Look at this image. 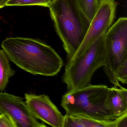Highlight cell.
<instances>
[{"label": "cell", "instance_id": "cell-14", "mask_svg": "<svg viewBox=\"0 0 127 127\" xmlns=\"http://www.w3.org/2000/svg\"><path fill=\"white\" fill-rule=\"evenodd\" d=\"M116 78L118 82L126 84L127 82V60L121 65L116 74Z\"/></svg>", "mask_w": 127, "mask_h": 127}, {"label": "cell", "instance_id": "cell-4", "mask_svg": "<svg viewBox=\"0 0 127 127\" xmlns=\"http://www.w3.org/2000/svg\"><path fill=\"white\" fill-rule=\"evenodd\" d=\"M105 33L98 37L79 55L67 63L62 79L68 91L91 84L94 72L104 65Z\"/></svg>", "mask_w": 127, "mask_h": 127}, {"label": "cell", "instance_id": "cell-1", "mask_svg": "<svg viewBox=\"0 0 127 127\" xmlns=\"http://www.w3.org/2000/svg\"><path fill=\"white\" fill-rule=\"evenodd\" d=\"M9 61L33 75H57L64 66L62 59L51 46L35 39L10 37L1 44Z\"/></svg>", "mask_w": 127, "mask_h": 127}, {"label": "cell", "instance_id": "cell-3", "mask_svg": "<svg viewBox=\"0 0 127 127\" xmlns=\"http://www.w3.org/2000/svg\"><path fill=\"white\" fill-rule=\"evenodd\" d=\"M108 88L106 85L88 86L68 91L62 96L61 105L69 116L101 121H111L117 117L105 107Z\"/></svg>", "mask_w": 127, "mask_h": 127}, {"label": "cell", "instance_id": "cell-13", "mask_svg": "<svg viewBox=\"0 0 127 127\" xmlns=\"http://www.w3.org/2000/svg\"><path fill=\"white\" fill-rule=\"evenodd\" d=\"M53 0H8L6 6L38 5L49 8Z\"/></svg>", "mask_w": 127, "mask_h": 127}, {"label": "cell", "instance_id": "cell-6", "mask_svg": "<svg viewBox=\"0 0 127 127\" xmlns=\"http://www.w3.org/2000/svg\"><path fill=\"white\" fill-rule=\"evenodd\" d=\"M99 1L97 11L91 22L85 37L71 60L79 55L98 37L106 33L114 21L117 6L115 0Z\"/></svg>", "mask_w": 127, "mask_h": 127}, {"label": "cell", "instance_id": "cell-12", "mask_svg": "<svg viewBox=\"0 0 127 127\" xmlns=\"http://www.w3.org/2000/svg\"><path fill=\"white\" fill-rule=\"evenodd\" d=\"M77 2L90 22L94 17L98 7V0H77Z\"/></svg>", "mask_w": 127, "mask_h": 127}, {"label": "cell", "instance_id": "cell-7", "mask_svg": "<svg viewBox=\"0 0 127 127\" xmlns=\"http://www.w3.org/2000/svg\"><path fill=\"white\" fill-rule=\"evenodd\" d=\"M6 113L12 119L16 127H46L30 111L23 98L6 93H0V114Z\"/></svg>", "mask_w": 127, "mask_h": 127}, {"label": "cell", "instance_id": "cell-9", "mask_svg": "<svg viewBox=\"0 0 127 127\" xmlns=\"http://www.w3.org/2000/svg\"><path fill=\"white\" fill-rule=\"evenodd\" d=\"M105 107L117 117L127 112V90L114 86L108 88Z\"/></svg>", "mask_w": 127, "mask_h": 127}, {"label": "cell", "instance_id": "cell-16", "mask_svg": "<svg viewBox=\"0 0 127 127\" xmlns=\"http://www.w3.org/2000/svg\"><path fill=\"white\" fill-rule=\"evenodd\" d=\"M116 127H127V112L116 119Z\"/></svg>", "mask_w": 127, "mask_h": 127}, {"label": "cell", "instance_id": "cell-8", "mask_svg": "<svg viewBox=\"0 0 127 127\" xmlns=\"http://www.w3.org/2000/svg\"><path fill=\"white\" fill-rule=\"evenodd\" d=\"M25 97L30 111L36 119L53 127H63L64 116L48 96L25 93Z\"/></svg>", "mask_w": 127, "mask_h": 127}, {"label": "cell", "instance_id": "cell-5", "mask_svg": "<svg viewBox=\"0 0 127 127\" xmlns=\"http://www.w3.org/2000/svg\"><path fill=\"white\" fill-rule=\"evenodd\" d=\"M105 61L104 71L114 86L122 87L116 78L121 65L127 60V18L120 17L105 35Z\"/></svg>", "mask_w": 127, "mask_h": 127}, {"label": "cell", "instance_id": "cell-17", "mask_svg": "<svg viewBox=\"0 0 127 127\" xmlns=\"http://www.w3.org/2000/svg\"><path fill=\"white\" fill-rule=\"evenodd\" d=\"M8 0H0V9L6 6Z\"/></svg>", "mask_w": 127, "mask_h": 127}, {"label": "cell", "instance_id": "cell-2", "mask_svg": "<svg viewBox=\"0 0 127 127\" xmlns=\"http://www.w3.org/2000/svg\"><path fill=\"white\" fill-rule=\"evenodd\" d=\"M49 8L56 31L66 53V63L79 48L90 24L77 0H53Z\"/></svg>", "mask_w": 127, "mask_h": 127}, {"label": "cell", "instance_id": "cell-10", "mask_svg": "<svg viewBox=\"0 0 127 127\" xmlns=\"http://www.w3.org/2000/svg\"><path fill=\"white\" fill-rule=\"evenodd\" d=\"M116 119L111 121H101L81 116H64L63 127H116Z\"/></svg>", "mask_w": 127, "mask_h": 127}, {"label": "cell", "instance_id": "cell-15", "mask_svg": "<svg viewBox=\"0 0 127 127\" xmlns=\"http://www.w3.org/2000/svg\"><path fill=\"white\" fill-rule=\"evenodd\" d=\"M0 127H16L11 117L6 113L0 115Z\"/></svg>", "mask_w": 127, "mask_h": 127}, {"label": "cell", "instance_id": "cell-11", "mask_svg": "<svg viewBox=\"0 0 127 127\" xmlns=\"http://www.w3.org/2000/svg\"><path fill=\"white\" fill-rule=\"evenodd\" d=\"M15 71L10 66L9 60L3 49H0V93L5 90L9 79Z\"/></svg>", "mask_w": 127, "mask_h": 127}]
</instances>
